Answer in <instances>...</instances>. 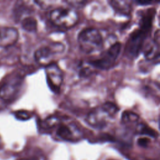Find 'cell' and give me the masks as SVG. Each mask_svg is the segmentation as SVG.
Wrapping results in <instances>:
<instances>
[{
	"mask_svg": "<svg viewBox=\"0 0 160 160\" xmlns=\"http://www.w3.org/2000/svg\"><path fill=\"white\" fill-rule=\"evenodd\" d=\"M78 42L80 49L86 54L101 50L104 44L101 34L93 28L82 29L78 36Z\"/></svg>",
	"mask_w": 160,
	"mask_h": 160,
	"instance_id": "cell-1",
	"label": "cell"
},
{
	"mask_svg": "<svg viewBox=\"0 0 160 160\" xmlns=\"http://www.w3.org/2000/svg\"><path fill=\"white\" fill-rule=\"evenodd\" d=\"M64 49V44L59 42L42 46L34 52V59L39 64L46 67L54 63L56 57L62 54Z\"/></svg>",
	"mask_w": 160,
	"mask_h": 160,
	"instance_id": "cell-2",
	"label": "cell"
},
{
	"mask_svg": "<svg viewBox=\"0 0 160 160\" xmlns=\"http://www.w3.org/2000/svg\"><path fill=\"white\" fill-rule=\"evenodd\" d=\"M49 18L54 25L69 29L77 24L79 16L77 12L72 9L57 8L50 12Z\"/></svg>",
	"mask_w": 160,
	"mask_h": 160,
	"instance_id": "cell-3",
	"label": "cell"
},
{
	"mask_svg": "<svg viewBox=\"0 0 160 160\" xmlns=\"http://www.w3.org/2000/svg\"><path fill=\"white\" fill-rule=\"evenodd\" d=\"M121 49V44L119 42H116L112 44L99 58L90 61L88 62L92 66L97 69L102 70L109 69L114 64L119 56Z\"/></svg>",
	"mask_w": 160,
	"mask_h": 160,
	"instance_id": "cell-4",
	"label": "cell"
},
{
	"mask_svg": "<svg viewBox=\"0 0 160 160\" xmlns=\"http://www.w3.org/2000/svg\"><path fill=\"white\" fill-rule=\"evenodd\" d=\"M148 31L139 28L131 34L124 49L127 57L134 58L138 56L148 36Z\"/></svg>",
	"mask_w": 160,
	"mask_h": 160,
	"instance_id": "cell-5",
	"label": "cell"
},
{
	"mask_svg": "<svg viewBox=\"0 0 160 160\" xmlns=\"http://www.w3.org/2000/svg\"><path fill=\"white\" fill-rule=\"evenodd\" d=\"M45 72L49 88L54 92H59L63 82V72L62 70L54 62L46 66Z\"/></svg>",
	"mask_w": 160,
	"mask_h": 160,
	"instance_id": "cell-6",
	"label": "cell"
},
{
	"mask_svg": "<svg viewBox=\"0 0 160 160\" xmlns=\"http://www.w3.org/2000/svg\"><path fill=\"white\" fill-rule=\"evenodd\" d=\"M22 81L20 76L13 77L6 81L0 88V98L6 101L15 98L20 90Z\"/></svg>",
	"mask_w": 160,
	"mask_h": 160,
	"instance_id": "cell-7",
	"label": "cell"
},
{
	"mask_svg": "<svg viewBox=\"0 0 160 160\" xmlns=\"http://www.w3.org/2000/svg\"><path fill=\"white\" fill-rule=\"evenodd\" d=\"M112 118L104 109L102 106L91 111L87 116L86 121L94 128H103L108 122V119Z\"/></svg>",
	"mask_w": 160,
	"mask_h": 160,
	"instance_id": "cell-8",
	"label": "cell"
},
{
	"mask_svg": "<svg viewBox=\"0 0 160 160\" xmlns=\"http://www.w3.org/2000/svg\"><path fill=\"white\" fill-rule=\"evenodd\" d=\"M56 135L63 140L74 141L79 139L80 132L74 124L59 122L56 130Z\"/></svg>",
	"mask_w": 160,
	"mask_h": 160,
	"instance_id": "cell-9",
	"label": "cell"
},
{
	"mask_svg": "<svg viewBox=\"0 0 160 160\" xmlns=\"http://www.w3.org/2000/svg\"><path fill=\"white\" fill-rule=\"evenodd\" d=\"M19 38V32L14 27H0V47L9 48L16 43Z\"/></svg>",
	"mask_w": 160,
	"mask_h": 160,
	"instance_id": "cell-10",
	"label": "cell"
},
{
	"mask_svg": "<svg viewBox=\"0 0 160 160\" xmlns=\"http://www.w3.org/2000/svg\"><path fill=\"white\" fill-rule=\"evenodd\" d=\"M113 9L119 13L123 14H129L131 7L128 1H111L109 2Z\"/></svg>",
	"mask_w": 160,
	"mask_h": 160,
	"instance_id": "cell-11",
	"label": "cell"
},
{
	"mask_svg": "<svg viewBox=\"0 0 160 160\" xmlns=\"http://www.w3.org/2000/svg\"><path fill=\"white\" fill-rule=\"evenodd\" d=\"M21 27L26 31L33 32L37 30L38 22L32 16H27L21 21Z\"/></svg>",
	"mask_w": 160,
	"mask_h": 160,
	"instance_id": "cell-12",
	"label": "cell"
},
{
	"mask_svg": "<svg viewBox=\"0 0 160 160\" xmlns=\"http://www.w3.org/2000/svg\"><path fill=\"white\" fill-rule=\"evenodd\" d=\"M159 43L154 41L153 42L149 44L148 46L147 47L144 52V57L147 59L150 60L158 58L159 54Z\"/></svg>",
	"mask_w": 160,
	"mask_h": 160,
	"instance_id": "cell-13",
	"label": "cell"
},
{
	"mask_svg": "<svg viewBox=\"0 0 160 160\" xmlns=\"http://www.w3.org/2000/svg\"><path fill=\"white\" fill-rule=\"evenodd\" d=\"M139 118L136 113L130 111H125L122 113L121 120L124 124H131L137 122Z\"/></svg>",
	"mask_w": 160,
	"mask_h": 160,
	"instance_id": "cell-14",
	"label": "cell"
},
{
	"mask_svg": "<svg viewBox=\"0 0 160 160\" xmlns=\"http://www.w3.org/2000/svg\"><path fill=\"white\" fill-rule=\"evenodd\" d=\"M136 130L140 134H143L152 138H155L156 136V131H154L152 129H151L150 127L144 123L139 124L137 126Z\"/></svg>",
	"mask_w": 160,
	"mask_h": 160,
	"instance_id": "cell-15",
	"label": "cell"
},
{
	"mask_svg": "<svg viewBox=\"0 0 160 160\" xmlns=\"http://www.w3.org/2000/svg\"><path fill=\"white\" fill-rule=\"evenodd\" d=\"M60 122V120L56 116H51L48 118L44 123V126L46 128H51L56 125H58Z\"/></svg>",
	"mask_w": 160,
	"mask_h": 160,
	"instance_id": "cell-16",
	"label": "cell"
},
{
	"mask_svg": "<svg viewBox=\"0 0 160 160\" xmlns=\"http://www.w3.org/2000/svg\"><path fill=\"white\" fill-rule=\"evenodd\" d=\"M14 116L17 119L22 121L28 120L32 117V114H31V112L26 111H22V110L16 111L14 113Z\"/></svg>",
	"mask_w": 160,
	"mask_h": 160,
	"instance_id": "cell-17",
	"label": "cell"
},
{
	"mask_svg": "<svg viewBox=\"0 0 160 160\" xmlns=\"http://www.w3.org/2000/svg\"><path fill=\"white\" fill-rule=\"evenodd\" d=\"M150 142H151L150 139L148 138V137H142L139 138L138 140V145L144 148L147 147L149 144Z\"/></svg>",
	"mask_w": 160,
	"mask_h": 160,
	"instance_id": "cell-18",
	"label": "cell"
},
{
	"mask_svg": "<svg viewBox=\"0 0 160 160\" xmlns=\"http://www.w3.org/2000/svg\"><path fill=\"white\" fill-rule=\"evenodd\" d=\"M89 69L88 68H83L82 69H81V72H80V75L81 76H87L88 74H89L91 72L89 71Z\"/></svg>",
	"mask_w": 160,
	"mask_h": 160,
	"instance_id": "cell-19",
	"label": "cell"
},
{
	"mask_svg": "<svg viewBox=\"0 0 160 160\" xmlns=\"http://www.w3.org/2000/svg\"><path fill=\"white\" fill-rule=\"evenodd\" d=\"M137 2L139 3V4H141V3H143V4H149V3H151L150 1H137Z\"/></svg>",
	"mask_w": 160,
	"mask_h": 160,
	"instance_id": "cell-20",
	"label": "cell"
}]
</instances>
